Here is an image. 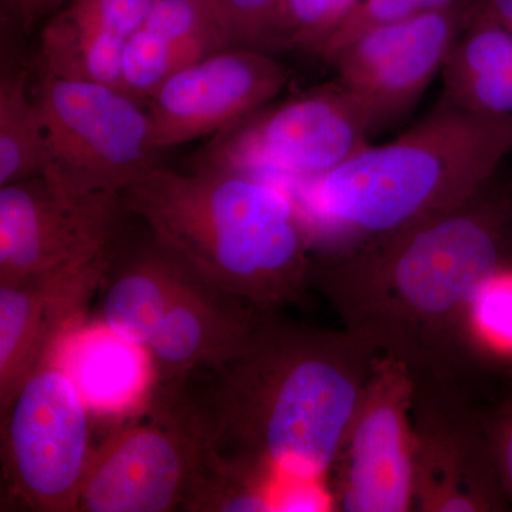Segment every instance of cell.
<instances>
[{
    "label": "cell",
    "instance_id": "cell-1",
    "mask_svg": "<svg viewBox=\"0 0 512 512\" xmlns=\"http://www.w3.org/2000/svg\"><path fill=\"white\" fill-rule=\"evenodd\" d=\"M512 192L493 183L454 210L313 262L311 284L343 328L414 379H458L477 350L471 308L510 268Z\"/></svg>",
    "mask_w": 512,
    "mask_h": 512
},
{
    "label": "cell",
    "instance_id": "cell-2",
    "mask_svg": "<svg viewBox=\"0 0 512 512\" xmlns=\"http://www.w3.org/2000/svg\"><path fill=\"white\" fill-rule=\"evenodd\" d=\"M352 330L311 328L261 311L238 355L192 390L212 456L222 466L326 480L377 357Z\"/></svg>",
    "mask_w": 512,
    "mask_h": 512
},
{
    "label": "cell",
    "instance_id": "cell-3",
    "mask_svg": "<svg viewBox=\"0 0 512 512\" xmlns=\"http://www.w3.org/2000/svg\"><path fill=\"white\" fill-rule=\"evenodd\" d=\"M512 153V116L439 107L382 146L295 181L313 251L335 256L460 207L495 180Z\"/></svg>",
    "mask_w": 512,
    "mask_h": 512
},
{
    "label": "cell",
    "instance_id": "cell-4",
    "mask_svg": "<svg viewBox=\"0 0 512 512\" xmlns=\"http://www.w3.org/2000/svg\"><path fill=\"white\" fill-rule=\"evenodd\" d=\"M120 198L191 271L259 311L301 301L311 284L305 215L291 191L264 175L160 164Z\"/></svg>",
    "mask_w": 512,
    "mask_h": 512
},
{
    "label": "cell",
    "instance_id": "cell-5",
    "mask_svg": "<svg viewBox=\"0 0 512 512\" xmlns=\"http://www.w3.org/2000/svg\"><path fill=\"white\" fill-rule=\"evenodd\" d=\"M36 99L45 130L42 177L63 200L120 197L161 164L150 113L124 90L43 72Z\"/></svg>",
    "mask_w": 512,
    "mask_h": 512
},
{
    "label": "cell",
    "instance_id": "cell-6",
    "mask_svg": "<svg viewBox=\"0 0 512 512\" xmlns=\"http://www.w3.org/2000/svg\"><path fill=\"white\" fill-rule=\"evenodd\" d=\"M211 463L187 383L153 387L136 417L93 451L77 511H187Z\"/></svg>",
    "mask_w": 512,
    "mask_h": 512
},
{
    "label": "cell",
    "instance_id": "cell-7",
    "mask_svg": "<svg viewBox=\"0 0 512 512\" xmlns=\"http://www.w3.org/2000/svg\"><path fill=\"white\" fill-rule=\"evenodd\" d=\"M89 406L52 352L2 414L3 478L29 510L77 511L93 456Z\"/></svg>",
    "mask_w": 512,
    "mask_h": 512
},
{
    "label": "cell",
    "instance_id": "cell-8",
    "mask_svg": "<svg viewBox=\"0 0 512 512\" xmlns=\"http://www.w3.org/2000/svg\"><path fill=\"white\" fill-rule=\"evenodd\" d=\"M268 106L212 136L195 167L308 180L369 146L375 131L338 80Z\"/></svg>",
    "mask_w": 512,
    "mask_h": 512
},
{
    "label": "cell",
    "instance_id": "cell-9",
    "mask_svg": "<svg viewBox=\"0 0 512 512\" xmlns=\"http://www.w3.org/2000/svg\"><path fill=\"white\" fill-rule=\"evenodd\" d=\"M414 377L393 357H377L326 483L335 511L414 510Z\"/></svg>",
    "mask_w": 512,
    "mask_h": 512
},
{
    "label": "cell",
    "instance_id": "cell-10",
    "mask_svg": "<svg viewBox=\"0 0 512 512\" xmlns=\"http://www.w3.org/2000/svg\"><path fill=\"white\" fill-rule=\"evenodd\" d=\"M414 510H503L484 416L467 403L458 379H414Z\"/></svg>",
    "mask_w": 512,
    "mask_h": 512
},
{
    "label": "cell",
    "instance_id": "cell-11",
    "mask_svg": "<svg viewBox=\"0 0 512 512\" xmlns=\"http://www.w3.org/2000/svg\"><path fill=\"white\" fill-rule=\"evenodd\" d=\"M476 12L461 2L380 26L340 49L328 63L373 128H382L423 96Z\"/></svg>",
    "mask_w": 512,
    "mask_h": 512
},
{
    "label": "cell",
    "instance_id": "cell-12",
    "mask_svg": "<svg viewBox=\"0 0 512 512\" xmlns=\"http://www.w3.org/2000/svg\"><path fill=\"white\" fill-rule=\"evenodd\" d=\"M265 50L229 47L173 74L147 101L160 150L217 136L268 106L291 77Z\"/></svg>",
    "mask_w": 512,
    "mask_h": 512
},
{
    "label": "cell",
    "instance_id": "cell-13",
    "mask_svg": "<svg viewBox=\"0 0 512 512\" xmlns=\"http://www.w3.org/2000/svg\"><path fill=\"white\" fill-rule=\"evenodd\" d=\"M120 197L73 204L42 175L0 188V284L49 274L113 244Z\"/></svg>",
    "mask_w": 512,
    "mask_h": 512
},
{
    "label": "cell",
    "instance_id": "cell-14",
    "mask_svg": "<svg viewBox=\"0 0 512 512\" xmlns=\"http://www.w3.org/2000/svg\"><path fill=\"white\" fill-rule=\"evenodd\" d=\"M111 256L113 244L49 274L0 284V414L64 330L83 318Z\"/></svg>",
    "mask_w": 512,
    "mask_h": 512
},
{
    "label": "cell",
    "instance_id": "cell-15",
    "mask_svg": "<svg viewBox=\"0 0 512 512\" xmlns=\"http://www.w3.org/2000/svg\"><path fill=\"white\" fill-rule=\"evenodd\" d=\"M259 309L197 274L178 293L146 350L153 387L184 382L238 355L254 329Z\"/></svg>",
    "mask_w": 512,
    "mask_h": 512
},
{
    "label": "cell",
    "instance_id": "cell-16",
    "mask_svg": "<svg viewBox=\"0 0 512 512\" xmlns=\"http://www.w3.org/2000/svg\"><path fill=\"white\" fill-rule=\"evenodd\" d=\"M50 352L72 377L92 414L138 412L153 390L146 348L116 335L101 320L77 319Z\"/></svg>",
    "mask_w": 512,
    "mask_h": 512
},
{
    "label": "cell",
    "instance_id": "cell-17",
    "mask_svg": "<svg viewBox=\"0 0 512 512\" xmlns=\"http://www.w3.org/2000/svg\"><path fill=\"white\" fill-rule=\"evenodd\" d=\"M195 275L151 237L121 261L111 256L101 282L100 320L121 338L146 348L178 293Z\"/></svg>",
    "mask_w": 512,
    "mask_h": 512
},
{
    "label": "cell",
    "instance_id": "cell-18",
    "mask_svg": "<svg viewBox=\"0 0 512 512\" xmlns=\"http://www.w3.org/2000/svg\"><path fill=\"white\" fill-rule=\"evenodd\" d=\"M443 74L447 100L477 113L512 116V30L476 12Z\"/></svg>",
    "mask_w": 512,
    "mask_h": 512
},
{
    "label": "cell",
    "instance_id": "cell-19",
    "mask_svg": "<svg viewBox=\"0 0 512 512\" xmlns=\"http://www.w3.org/2000/svg\"><path fill=\"white\" fill-rule=\"evenodd\" d=\"M126 42L127 39L90 25L64 9L43 30V72L123 90Z\"/></svg>",
    "mask_w": 512,
    "mask_h": 512
},
{
    "label": "cell",
    "instance_id": "cell-20",
    "mask_svg": "<svg viewBox=\"0 0 512 512\" xmlns=\"http://www.w3.org/2000/svg\"><path fill=\"white\" fill-rule=\"evenodd\" d=\"M29 72L3 67L0 79V185L42 175L45 130L37 99L29 96Z\"/></svg>",
    "mask_w": 512,
    "mask_h": 512
},
{
    "label": "cell",
    "instance_id": "cell-21",
    "mask_svg": "<svg viewBox=\"0 0 512 512\" xmlns=\"http://www.w3.org/2000/svg\"><path fill=\"white\" fill-rule=\"evenodd\" d=\"M359 0H279L259 50L299 49L319 55Z\"/></svg>",
    "mask_w": 512,
    "mask_h": 512
},
{
    "label": "cell",
    "instance_id": "cell-22",
    "mask_svg": "<svg viewBox=\"0 0 512 512\" xmlns=\"http://www.w3.org/2000/svg\"><path fill=\"white\" fill-rule=\"evenodd\" d=\"M208 55L201 47L175 42L143 26L128 37L124 47L121 87L147 104L151 94L173 74Z\"/></svg>",
    "mask_w": 512,
    "mask_h": 512
},
{
    "label": "cell",
    "instance_id": "cell-23",
    "mask_svg": "<svg viewBox=\"0 0 512 512\" xmlns=\"http://www.w3.org/2000/svg\"><path fill=\"white\" fill-rule=\"evenodd\" d=\"M144 26L210 55L228 49L215 0H154Z\"/></svg>",
    "mask_w": 512,
    "mask_h": 512
},
{
    "label": "cell",
    "instance_id": "cell-24",
    "mask_svg": "<svg viewBox=\"0 0 512 512\" xmlns=\"http://www.w3.org/2000/svg\"><path fill=\"white\" fill-rule=\"evenodd\" d=\"M471 332L477 350L512 356V268L494 275L471 308Z\"/></svg>",
    "mask_w": 512,
    "mask_h": 512
},
{
    "label": "cell",
    "instance_id": "cell-25",
    "mask_svg": "<svg viewBox=\"0 0 512 512\" xmlns=\"http://www.w3.org/2000/svg\"><path fill=\"white\" fill-rule=\"evenodd\" d=\"M461 2L464 0H359L346 22L320 49L319 56L328 62L340 49L372 29L434 10L451 8Z\"/></svg>",
    "mask_w": 512,
    "mask_h": 512
},
{
    "label": "cell",
    "instance_id": "cell-26",
    "mask_svg": "<svg viewBox=\"0 0 512 512\" xmlns=\"http://www.w3.org/2000/svg\"><path fill=\"white\" fill-rule=\"evenodd\" d=\"M279 0H215L227 47L258 49Z\"/></svg>",
    "mask_w": 512,
    "mask_h": 512
},
{
    "label": "cell",
    "instance_id": "cell-27",
    "mask_svg": "<svg viewBox=\"0 0 512 512\" xmlns=\"http://www.w3.org/2000/svg\"><path fill=\"white\" fill-rule=\"evenodd\" d=\"M272 505L274 512L335 511V501L326 480H279L272 494Z\"/></svg>",
    "mask_w": 512,
    "mask_h": 512
},
{
    "label": "cell",
    "instance_id": "cell-28",
    "mask_svg": "<svg viewBox=\"0 0 512 512\" xmlns=\"http://www.w3.org/2000/svg\"><path fill=\"white\" fill-rule=\"evenodd\" d=\"M484 427L498 478L512 500V397L484 416Z\"/></svg>",
    "mask_w": 512,
    "mask_h": 512
},
{
    "label": "cell",
    "instance_id": "cell-29",
    "mask_svg": "<svg viewBox=\"0 0 512 512\" xmlns=\"http://www.w3.org/2000/svg\"><path fill=\"white\" fill-rule=\"evenodd\" d=\"M5 2L16 19L25 25H32L35 20L56 8L60 0H5Z\"/></svg>",
    "mask_w": 512,
    "mask_h": 512
},
{
    "label": "cell",
    "instance_id": "cell-30",
    "mask_svg": "<svg viewBox=\"0 0 512 512\" xmlns=\"http://www.w3.org/2000/svg\"><path fill=\"white\" fill-rule=\"evenodd\" d=\"M477 15L512 30V0H484L483 6L477 9Z\"/></svg>",
    "mask_w": 512,
    "mask_h": 512
}]
</instances>
